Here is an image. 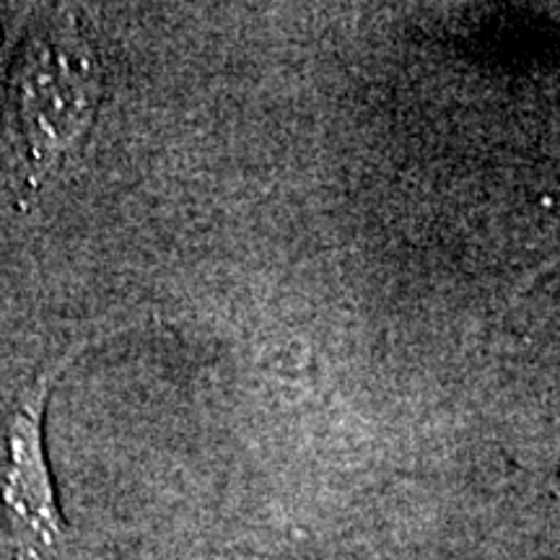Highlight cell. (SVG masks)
<instances>
[{
  "label": "cell",
  "instance_id": "cell-1",
  "mask_svg": "<svg viewBox=\"0 0 560 560\" xmlns=\"http://www.w3.org/2000/svg\"><path fill=\"white\" fill-rule=\"evenodd\" d=\"M100 100V58L75 13L39 16L19 47L5 94V130L26 198L83 143Z\"/></svg>",
  "mask_w": 560,
  "mask_h": 560
},
{
  "label": "cell",
  "instance_id": "cell-2",
  "mask_svg": "<svg viewBox=\"0 0 560 560\" xmlns=\"http://www.w3.org/2000/svg\"><path fill=\"white\" fill-rule=\"evenodd\" d=\"M89 346L75 342L50 369L16 392L0 416V520L16 560H58L66 520L45 446V416L55 382Z\"/></svg>",
  "mask_w": 560,
  "mask_h": 560
},
{
  "label": "cell",
  "instance_id": "cell-3",
  "mask_svg": "<svg viewBox=\"0 0 560 560\" xmlns=\"http://www.w3.org/2000/svg\"><path fill=\"white\" fill-rule=\"evenodd\" d=\"M0 62H3V32H0Z\"/></svg>",
  "mask_w": 560,
  "mask_h": 560
}]
</instances>
